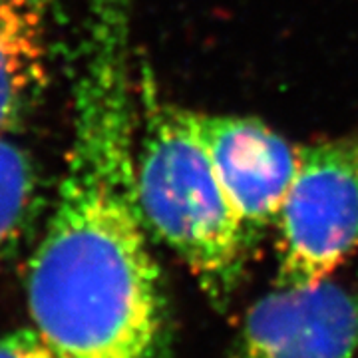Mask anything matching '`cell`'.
Segmentation results:
<instances>
[{
    "mask_svg": "<svg viewBox=\"0 0 358 358\" xmlns=\"http://www.w3.org/2000/svg\"><path fill=\"white\" fill-rule=\"evenodd\" d=\"M0 358H58L34 327L0 336Z\"/></svg>",
    "mask_w": 358,
    "mask_h": 358,
    "instance_id": "7",
    "label": "cell"
},
{
    "mask_svg": "<svg viewBox=\"0 0 358 358\" xmlns=\"http://www.w3.org/2000/svg\"><path fill=\"white\" fill-rule=\"evenodd\" d=\"M358 289L277 285L249 308L227 358H355Z\"/></svg>",
    "mask_w": 358,
    "mask_h": 358,
    "instance_id": "3",
    "label": "cell"
},
{
    "mask_svg": "<svg viewBox=\"0 0 358 358\" xmlns=\"http://www.w3.org/2000/svg\"><path fill=\"white\" fill-rule=\"evenodd\" d=\"M52 64L48 0H0V134L16 136L38 110Z\"/></svg>",
    "mask_w": 358,
    "mask_h": 358,
    "instance_id": "5",
    "label": "cell"
},
{
    "mask_svg": "<svg viewBox=\"0 0 358 358\" xmlns=\"http://www.w3.org/2000/svg\"><path fill=\"white\" fill-rule=\"evenodd\" d=\"M141 82L136 145L138 192L150 233L183 261L207 299L227 308L253 241L223 192L197 112L155 96Z\"/></svg>",
    "mask_w": 358,
    "mask_h": 358,
    "instance_id": "1",
    "label": "cell"
},
{
    "mask_svg": "<svg viewBox=\"0 0 358 358\" xmlns=\"http://www.w3.org/2000/svg\"><path fill=\"white\" fill-rule=\"evenodd\" d=\"M44 209L38 162L16 136L0 134V271L22 253Z\"/></svg>",
    "mask_w": 358,
    "mask_h": 358,
    "instance_id": "6",
    "label": "cell"
},
{
    "mask_svg": "<svg viewBox=\"0 0 358 358\" xmlns=\"http://www.w3.org/2000/svg\"><path fill=\"white\" fill-rule=\"evenodd\" d=\"M282 287L324 281L358 247V140L299 148V166L279 215Z\"/></svg>",
    "mask_w": 358,
    "mask_h": 358,
    "instance_id": "2",
    "label": "cell"
},
{
    "mask_svg": "<svg viewBox=\"0 0 358 358\" xmlns=\"http://www.w3.org/2000/svg\"><path fill=\"white\" fill-rule=\"evenodd\" d=\"M197 117L223 192L255 241L279 215L299 166V148L255 117Z\"/></svg>",
    "mask_w": 358,
    "mask_h": 358,
    "instance_id": "4",
    "label": "cell"
}]
</instances>
